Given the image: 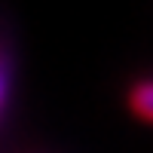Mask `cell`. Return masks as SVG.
I'll list each match as a JSON object with an SVG mask.
<instances>
[{
  "instance_id": "1",
  "label": "cell",
  "mask_w": 153,
  "mask_h": 153,
  "mask_svg": "<svg viewBox=\"0 0 153 153\" xmlns=\"http://www.w3.org/2000/svg\"><path fill=\"white\" fill-rule=\"evenodd\" d=\"M129 107L135 110L138 120L153 123V80H141V83L132 86V92H129Z\"/></svg>"
},
{
  "instance_id": "2",
  "label": "cell",
  "mask_w": 153,
  "mask_h": 153,
  "mask_svg": "<svg viewBox=\"0 0 153 153\" xmlns=\"http://www.w3.org/2000/svg\"><path fill=\"white\" fill-rule=\"evenodd\" d=\"M3 95H6V80H3V74H0V107H3Z\"/></svg>"
}]
</instances>
